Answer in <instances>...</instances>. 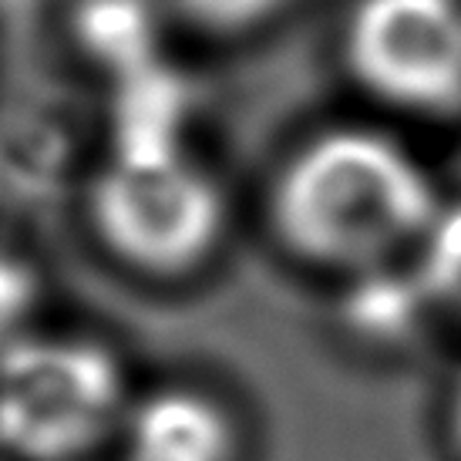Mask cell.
I'll list each match as a JSON object with an SVG mask.
<instances>
[{
	"label": "cell",
	"mask_w": 461,
	"mask_h": 461,
	"mask_svg": "<svg viewBox=\"0 0 461 461\" xmlns=\"http://www.w3.org/2000/svg\"><path fill=\"white\" fill-rule=\"evenodd\" d=\"M81 222L115 273L166 290L216 267L232 199L216 168L179 141H122L85 182Z\"/></svg>",
	"instance_id": "obj_2"
},
{
	"label": "cell",
	"mask_w": 461,
	"mask_h": 461,
	"mask_svg": "<svg viewBox=\"0 0 461 461\" xmlns=\"http://www.w3.org/2000/svg\"><path fill=\"white\" fill-rule=\"evenodd\" d=\"M451 431H455V441L461 448V374H458V384H455V394H451Z\"/></svg>",
	"instance_id": "obj_10"
},
{
	"label": "cell",
	"mask_w": 461,
	"mask_h": 461,
	"mask_svg": "<svg viewBox=\"0 0 461 461\" xmlns=\"http://www.w3.org/2000/svg\"><path fill=\"white\" fill-rule=\"evenodd\" d=\"M166 11L199 38L236 41L273 24L290 0H162Z\"/></svg>",
	"instance_id": "obj_8"
},
{
	"label": "cell",
	"mask_w": 461,
	"mask_h": 461,
	"mask_svg": "<svg viewBox=\"0 0 461 461\" xmlns=\"http://www.w3.org/2000/svg\"><path fill=\"white\" fill-rule=\"evenodd\" d=\"M438 310L411 259L347 276L340 323L371 347H404L428 327Z\"/></svg>",
	"instance_id": "obj_6"
},
{
	"label": "cell",
	"mask_w": 461,
	"mask_h": 461,
	"mask_svg": "<svg viewBox=\"0 0 461 461\" xmlns=\"http://www.w3.org/2000/svg\"><path fill=\"white\" fill-rule=\"evenodd\" d=\"M344 61L381 104L421 118L461 112V0H357Z\"/></svg>",
	"instance_id": "obj_4"
},
{
	"label": "cell",
	"mask_w": 461,
	"mask_h": 461,
	"mask_svg": "<svg viewBox=\"0 0 461 461\" xmlns=\"http://www.w3.org/2000/svg\"><path fill=\"white\" fill-rule=\"evenodd\" d=\"M441 203L431 172L401 139L337 125L303 139L280 162L267 219L290 257L347 280L411 259Z\"/></svg>",
	"instance_id": "obj_1"
},
{
	"label": "cell",
	"mask_w": 461,
	"mask_h": 461,
	"mask_svg": "<svg viewBox=\"0 0 461 461\" xmlns=\"http://www.w3.org/2000/svg\"><path fill=\"white\" fill-rule=\"evenodd\" d=\"M115 448L122 461H240L243 421L216 387L166 377L135 387Z\"/></svg>",
	"instance_id": "obj_5"
},
{
	"label": "cell",
	"mask_w": 461,
	"mask_h": 461,
	"mask_svg": "<svg viewBox=\"0 0 461 461\" xmlns=\"http://www.w3.org/2000/svg\"><path fill=\"white\" fill-rule=\"evenodd\" d=\"M0 461H4V455H0Z\"/></svg>",
	"instance_id": "obj_11"
},
{
	"label": "cell",
	"mask_w": 461,
	"mask_h": 461,
	"mask_svg": "<svg viewBox=\"0 0 461 461\" xmlns=\"http://www.w3.org/2000/svg\"><path fill=\"white\" fill-rule=\"evenodd\" d=\"M38 310V273L21 257L0 249V354L34 330Z\"/></svg>",
	"instance_id": "obj_9"
},
{
	"label": "cell",
	"mask_w": 461,
	"mask_h": 461,
	"mask_svg": "<svg viewBox=\"0 0 461 461\" xmlns=\"http://www.w3.org/2000/svg\"><path fill=\"white\" fill-rule=\"evenodd\" d=\"M135 397L129 360L108 337L34 327L0 354L4 461H85L115 445Z\"/></svg>",
	"instance_id": "obj_3"
},
{
	"label": "cell",
	"mask_w": 461,
	"mask_h": 461,
	"mask_svg": "<svg viewBox=\"0 0 461 461\" xmlns=\"http://www.w3.org/2000/svg\"><path fill=\"white\" fill-rule=\"evenodd\" d=\"M411 263L438 313H455L461 321V199L438 205Z\"/></svg>",
	"instance_id": "obj_7"
}]
</instances>
